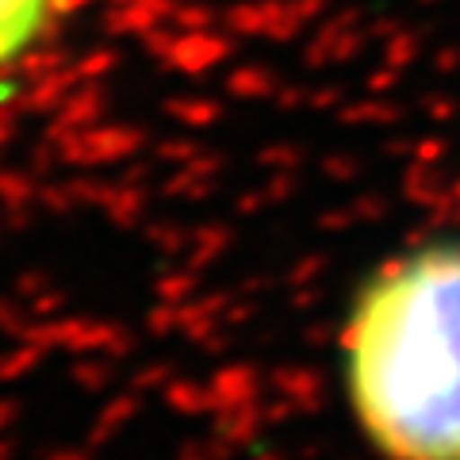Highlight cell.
I'll use <instances>...</instances> for the list:
<instances>
[{"mask_svg":"<svg viewBox=\"0 0 460 460\" xmlns=\"http://www.w3.org/2000/svg\"><path fill=\"white\" fill-rule=\"evenodd\" d=\"M330 387L368 460H460V234H422L353 280Z\"/></svg>","mask_w":460,"mask_h":460,"instance_id":"1","label":"cell"},{"mask_svg":"<svg viewBox=\"0 0 460 460\" xmlns=\"http://www.w3.org/2000/svg\"><path fill=\"white\" fill-rule=\"evenodd\" d=\"M50 0H0V66L20 58L47 20Z\"/></svg>","mask_w":460,"mask_h":460,"instance_id":"2","label":"cell"}]
</instances>
